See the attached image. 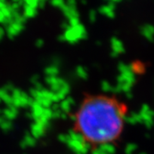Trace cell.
Segmentation results:
<instances>
[{"label": "cell", "instance_id": "cell-1", "mask_svg": "<svg viewBox=\"0 0 154 154\" xmlns=\"http://www.w3.org/2000/svg\"><path fill=\"white\" fill-rule=\"evenodd\" d=\"M128 108L116 96L87 94L73 115V131L90 148L117 142L127 122Z\"/></svg>", "mask_w": 154, "mask_h": 154}]
</instances>
